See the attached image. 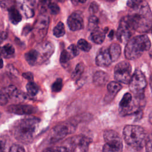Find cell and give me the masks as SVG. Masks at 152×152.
Here are the masks:
<instances>
[{
  "label": "cell",
  "mask_w": 152,
  "mask_h": 152,
  "mask_svg": "<svg viewBox=\"0 0 152 152\" xmlns=\"http://www.w3.org/2000/svg\"><path fill=\"white\" fill-rule=\"evenodd\" d=\"M126 18L133 30L139 33L147 32L152 27V12L146 1H139Z\"/></svg>",
  "instance_id": "cell-1"
},
{
  "label": "cell",
  "mask_w": 152,
  "mask_h": 152,
  "mask_svg": "<svg viewBox=\"0 0 152 152\" xmlns=\"http://www.w3.org/2000/svg\"><path fill=\"white\" fill-rule=\"evenodd\" d=\"M39 119L35 117H26L17 121L11 129L14 137L19 141L28 143L33 138Z\"/></svg>",
  "instance_id": "cell-2"
},
{
  "label": "cell",
  "mask_w": 152,
  "mask_h": 152,
  "mask_svg": "<svg viewBox=\"0 0 152 152\" xmlns=\"http://www.w3.org/2000/svg\"><path fill=\"white\" fill-rule=\"evenodd\" d=\"M151 47V42L145 34L137 36L127 42L125 48V56L129 60L140 58Z\"/></svg>",
  "instance_id": "cell-3"
},
{
  "label": "cell",
  "mask_w": 152,
  "mask_h": 152,
  "mask_svg": "<svg viewBox=\"0 0 152 152\" xmlns=\"http://www.w3.org/2000/svg\"><path fill=\"white\" fill-rule=\"evenodd\" d=\"M123 135L125 142L135 150H140L145 146L147 135L144 128L140 126H125L123 130Z\"/></svg>",
  "instance_id": "cell-4"
},
{
  "label": "cell",
  "mask_w": 152,
  "mask_h": 152,
  "mask_svg": "<svg viewBox=\"0 0 152 152\" xmlns=\"http://www.w3.org/2000/svg\"><path fill=\"white\" fill-rule=\"evenodd\" d=\"M103 138L105 143L102 148L103 152H122L123 143L118 132L106 130L104 132Z\"/></svg>",
  "instance_id": "cell-5"
},
{
  "label": "cell",
  "mask_w": 152,
  "mask_h": 152,
  "mask_svg": "<svg viewBox=\"0 0 152 152\" xmlns=\"http://www.w3.org/2000/svg\"><path fill=\"white\" fill-rule=\"evenodd\" d=\"M129 83V89L134 96H143L144 90L147 86V81L140 70L136 69L134 71Z\"/></svg>",
  "instance_id": "cell-6"
},
{
  "label": "cell",
  "mask_w": 152,
  "mask_h": 152,
  "mask_svg": "<svg viewBox=\"0 0 152 152\" xmlns=\"http://www.w3.org/2000/svg\"><path fill=\"white\" fill-rule=\"evenodd\" d=\"M132 68L128 62L118 63L114 68V77L118 83L128 84L132 77Z\"/></svg>",
  "instance_id": "cell-7"
},
{
  "label": "cell",
  "mask_w": 152,
  "mask_h": 152,
  "mask_svg": "<svg viewBox=\"0 0 152 152\" xmlns=\"http://www.w3.org/2000/svg\"><path fill=\"white\" fill-rule=\"evenodd\" d=\"M132 28L129 23L126 16L122 18L119 23V25L116 32V37L121 43L128 42L132 35Z\"/></svg>",
  "instance_id": "cell-8"
},
{
  "label": "cell",
  "mask_w": 152,
  "mask_h": 152,
  "mask_svg": "<svg viewBox=\"0 0 152 152\" xmlns=\"http://www.w3.org/2000/svg\"><path fill=\"white\" fill-rule=\"evenodd\" d=\"M74 126H69L65 124H61L56 126L52 130L50 134L49 141L51 143H54L64 138L67 134L72 132L74 129Z\"/></svg>",
  "instance_id": "cell-9"
},
{
  "label": "cell",
  "mask_w": 152,
  "mask_h": 152,
  "mask_svg": "<svg viewBox=\"0 0 152 152\" xmlns=\"http://www.w3.org/2000/svg\"><path fill=\"white\" fill-rule=\"evenodd\" d=\"M144 99V96H134V99L132 100L129 105L125 109H119L121 114L128 115L131 114H137L141 112V100Z\"/></svg>",
  "instance_id": "cell-10"
},
{
  "label": "cell",
  "mask_w": 152,
  "mask_h": 152,
  "mask_svg": "<svg viewBox=\"0 0 152 152\" xmlns=\"http://www.w3.org/2000/svg\"><path fill=\"white\" fill-rule=\"evenodd\" d=\"M69 28L72 31L81 30L84 27V21L82 13L80 11H75L71 14L67 20Z\"/></svg>",
  "instance_id": "cell-11"
},
{
  "label": "cell",
  "mask_w": 152,
  "mask_h": 152,
  "mask_svg": "<svg viewBox=\"0 0 152 152\" xmlns=\"http://www.w3.org/2000/svg\"><path fill=\"white\" fill-rule=\"evenodd\" d=\"M112 62L109 49L106 47L100 48L96 57V63L99 66H108Z\"/></svg>",
  "instance_id": "cell-12"
},
{
  "label": "cell",
  "mask_w": 152,
  "mask_h": 152,
  "mask_svg": "<svg viewBox=\"0 0 152 152\" xmlns=\"http://www.w3.org/2000/svg\"><path fill=\"white\" fill-rule=\"evenodd\" d=\"M8 111L17 115H30L34 112V107L28 104H12L8 107Z\"/></svg>",
  "instance_id": "cell-13"
},
{
  "label": "cell",
  "mask_w": 152,
  "mask_h": 152,
  "mask_svg": "<svg viewBox=\"0 0 152 152\" xmlns=\"http://www.w3.org/2000/svg\"><path fill=\"white\" fill-rule=\"evenodd\" d=\"M109 78V75L102 71H99L93 76V81L96 86H103L106 84Z\"/></svg>",
  "instance_id": "cell-14"
},
{
  "label": "cell",
  "mask_w": 152,
  "mask_h": 152,
  "mask_svg": "<svg viewBox=\"0 0 152 152\" xmlns=\"http://www.w3.org/2000/svg\"><path fill=\"white\" fill-rule=\"evenodd\" d=\"M106 33L104 30L99 27L92 31L91 34L92 40L96 44H101L105 39Z\"/></svg>",
  "instance_id": "cell-15"
},
{
  "label": "cell",
  "mask_w": 152,
  "mask_h": 152,
  "mask_svg": "<svg viewBox=\"0 0 152 152\" xmlns=\"http://www.w3.org/2000/svg\"><path fill=\"white\" fill-rule=\"evenodd\" d=\"M108 49L112 62L116 61L120 56L121 53V48L120 45L118 43H113L110 45Z\"/></svg>",
  "instance_id": "cell-16"
},
{
  "label": "cell",
  "mask_w": 152,
  "mask_h": 152,
  "mask_svg": "<svg viewBox=\"0 0 152 152\" xmlns=\"http://www.w3.org/2000/svg\"><path fill=\"white\" fill-rule=\"evenodd\" d=\"M53 50L54 48L51 43H50L49 42H46V43H45L42 46L41 49L40 57L42 59V60L44 61L48 59L53 53Z\"/></svg>",
  "instance_id": "cell-17"
},
{
  "label": "cell",
  "mask_w": 152,
  "mask_h": 152,
  "mask_svg": "<svg viewBox=\"0 0 152 152\" xmlns=\"http://www.w3.org/2000/svg\"><path fill=\"white\" fill-rule=\"evenodd\" d=\"M25 59L26 61L31 65H34L39 57V52L37 50L35 49H31L27 52H26L24 55Z\"/></svg>",
  "instance_id": "cell-18"
},
{
  "label": "cell",
  "mask_w": 152,
  "mask_h": 152,
  "mask_svg": "<svg viewBox=\"0 0 152 152\" xmlns=\"http://www.w3.org/2000/svg\"><path fill=\"white\" fill-rule=\"evenodd\" d=\"M9 18L11 22L14 24H18L21 20V15L19 11L13 7L9 10Z\"/></svg>",
  "instance_id": "cell-19"
},
{
  "label": "cell",
  "mask_w": 152,
  "mask_h": 152,
  "mask_svg": "<svg viewBox=\"0 0 152 152\" xmlns=\"http://www.w3.org/2000/svg\"><path fill=\"white\" fill-rule=\"evenodd\" d=\"M107 88L109 95L115 96L122 88V86L117 81H112L107 84Z\"/></svg>",
  "instance_id": "cell-20"
},
{
  "label": "cell",
  "mask_w": 152,
  "mask_h": 152,
  "mask_svg": "<svg viewBox=\"0 0 152 152\" xmlns=\"http://www.w3.org/2000/svg\"><path fill=\"white\" fill-rule=\"evenodd\" d=\"M14 48L11 44H6L1 49L0 54L5 58H10L14 55Z\"/></svg>",
  "instance_id": "cell-21"
},
{
  "label": "cell",
  "mask_w": 152,
  "mask_h": 152,
  "mask_svg": "<svg viewBox=\"0 0 152 152\" xmlns=\"http://www.w3.org/2000/svg\"><path fill=\"white\" fill-rule=\"evenodd\" d=\"M91 141H92V140L90 138L82 135V137L78 147L80 148V150L81 151L86 152L88 150L89 145L90 144Z\"/></svg>",
  "instance_id": "cell-22"
},
{
  "label": "cell",
  "mask_w": 152,
  "mask_h": 152,
  "mask_svg": "<svg viewBox=\"0 0 152 152\" xmlns=\"http://www.w3.org/2000/svg\"><path fill=\"white\" fill-rule=\"evenodd\" d=\"M84 64L82 63V62H80L79 64H78L74 70L73 71L72 73V78L73 80H78L80 78V77L81 76L82 74L84 72Z\"/></svg>",
  "instance_id": "cell-23"
},
{
  "label": "cell",
  "mask_w": 152,
  "mask_h": 152,
  "mask_svg": "<svg viewBox=\"0 0 152 152\" xmlns=\"http://www.w3.org/2000/svg\"><path fill=\"white\" fill-rule=\"evenodd\" d=\"M2 91L8 98H13L17 97L18 95V91L17 88L13 85H10L8 86Z\"/></svg>",
  "instance_id": "cell-24"
},
{
  "label": "cell",
  "mask_w": 152,
  "mask_h": 152,
  "mask_svg": "<svg viewBox=\"0 0 152 152\" xmlns=\"http://www.w3.org/2000/svg\"><path fill=\"white\" fill-rule=\"evenodd\" d=\"M132 100V95L129 93H125L119 103V109H123L128 107Z\"/></svg>",
  "instance_id": "cell-25"
},
{
  "label": "cell",
  "mask_w": 152,
  "mask_h": 152,
  "mask_svg": "<svg viewBox=\"0 0 152 152\" xmlns=\"http://www.w3.org/2000/svg\"><path fill=\"white\" fill-rule=\"evenodd\" d=\"M53 35L56 37H61L65 34V26L62 22H59L53 30Z\"/></svg>",
  "instance_id": "cell-26"
},
{
  "label": "cell",
  "mask_w": 152,
  "mask_h": 152,
  "mask_svg": "<svg viewBox=\"0 0 152 152\" xmlns=\"http://www.w3.org/2000/svg\"><path fill=\"white\" fill-rule=\"evenodd\" d=\"M26 90L27 93L30 96H35L39 91L38 87L36 83L33 81H29L26 85Z\"/></svg>",
  "instance_id": "cell-27"
},
{
  "label": "cell",
  "mask_w": 152,
  "mask_h": 152,
  "mask_svg": "<svg viewBox=\"0 0 152 152\" xmlns=\"http://www.w3.org/2000/svg\"><path fill=\"white\" fill-rule=\"evenodd\" d=\"M77 48L84 52H88L91 49V45L83 39H81L78 41Z\"/></svg>",
  "instance_id": "cell-28"
},
{
  "label": "cell",
  "mask_w": 152,
  "mask_h": 152,
  "mask_svg": "<svg viewBox=\"0 0 152 152\" xmlns=\"http://www.w3.org/2000/svg\"><path fill=\"white\" fill-rule=\"evenodd\" d=\"M98 24H99V19L95 15H92L88 19V28L90 30L93 31L96 28L98 27Z\"/></svg>",
  "instance_id": "cell-29"
},
{
  "label": "cell",
  "mask_w": 152,
  "mask_h": 152,
  "mask_svg": "<svg viewBox=\"0 0 152 152\" xmlns=\"http://www.w3.org/2000/svg\"><path fill=\"white\" fill-rule=\"evenodd\" d=\"M44 152H70L69 150L63 144L61 145L53 146L48 148Z\"/></svg>",
  "instance_id": "cell-30"
},
{
  "label": "cell",
  "mask_w": 152,
  "mask_h": 152,
  "mask_svg": "<svg viewBox=\"0 0 152 152\" xmlns=\"http://www.w3.org/2000/svg\"><path fill=\"white\" fill-rule=\"evenodd\" d=\"M67 52L69 54V56L70 57V59H72L75 56H77L78 53L79 51L78 49V48L75 45H71L67 49Z\"/></svg>",
  "instance_id": "cell-31"
},
{
  "label": "cell",
  "mask_w": 152,
  "mask_h": 152,
  "mask_svg": "<svg viewBox=\"0 0 152 152\" xmlns=\"http://www.w3.org/2000/svg\"><path fill=\"white\" fill-rule=\"evenodd\" d=\"M62 80L61 78H58L53 83L52 86V90L53 92H59L61 90L62 88Z\"/></svg>",
  "instance_id": "cell-32"
},
{
  "label": "cell",
  "mask_w": 152,
  "mask_h": 152,
  "mask_svg": "<svg viewBox=\"0 0 152 152\" xmlns=\"http://www.w3.org/2000/svg\"><path fill=\"white\" fill-rule=\"evenodd\" d=\"M69 59H71L67 50H62L60 55V58H59L60 62L61 64H66V62H68Z\"/></svg>",
  "instance_id": "cell-33"
},
{
  "label": "cell",
  "mask_w": 152,
  "mask_h": 152,
  "mask_svg": "<svg viewBox=\"0 0 152 152\" xmlns=\"http://www.w3.org/2000/svg\"><path fill=\"white\" fill-rule=\"evenodd\" d=\"M145 147L146 152H152V134L147 135Z\"/></svg>",
  "instance_id": "cell-34"
},
{
  "label": "cell",
  "mask_w": 152,
  "mask_h": 152,
  "mask_svg": "<svg viewBox=\"0 0 152 152\" xmlns=\"http://www.w3.org/2000/svg\"><path fill=\"white\" fill-rule=\"evenodd\" d=\"M48 7L50 10V13L53 15H56L59 12V10H60L59 7L56 3H54V2L49 3L48 5Z\"/></svg>",
  "instance_id": "cell-35"
},
{
  "label": "cell",
  "mask_w": 152,
  "mask_h": 152,
  "mask_svg": "<svg viewBox=\"0 0 152 152\" xmlns=\"http://www.w3.org/2000/svg\"><path fill=\"white\" fill-rule=\"evenodd\" d=\"M9 152H25V150L23 146L18 144H13Z\"/></svg>",
  "instance_id": "cell-36"
},
{
  "label": "cell",
  "mask_w": 152,
  "mask_h": 152,
  "mask_svg": "<svg viewBox=\"0 0 152 152\" xmlns=\"http://www.w3.org/2000/svg\"><path fill=\"white\" fill-rule=\"evenodd\" d=\"M99 10V5L96 2H93L91 3L90 7H89V12L93 14L96 13Z\"/></svg>",
  "instance_id": "cell-37"
},
{
  "label": "cell",
  "mask_w": 152,
  "mask_h": 152,
  "mask_svg": "<svg viewBox=\"0 0 152 152\" xmlns=\"http://www.w3.org/2000/svg\"><path fill=\"white\" fill-rule=\"evenodd\" d=\"M8 103V97L2 91L0 90V105L3 106Z\"/></svg>",
  "instance_id": "cell-38"
},
{
  "label": "cell",
  "mask_w": 152,
  "mask_h": 152,
  "mask_svg": "<svg viewBox=\"0 0 152 152\" xmlns=\"http://www.w3.org/2000/svg\"><path fill=\"white\" fill-rule=\"evenodd\" d=\"M23 77L26 78V80L30 81H32L33 80V75L32 74L31 72H24L23 74Z\"/></svg>",
  "instance_id": "cell-39"
},
{
  "label": "cell",
  "mask_w": 152,
  "mask_h": 152,
  "mask_svg": "<svg viewBox=\"0 0 152 152\" xmlns=\"http://www.w3.org/2000/svg\"><path fill=\"white\" fill-rule=\"evenodd\" d=\"M5 33H3L2 34H1V36H0V43L3 41V40L4 39H5Z\"/></svg>",
  "instance_id": "cell-40"
},
{
  "label": "cell",
  "mask_w": 152,
  "mask_h": 152,
  "mask_svg": "<svg viewBox=\"0 0 152 152\" xmlns=\"http://www.w3.org/2000/svg\"><path fill=\"white\" fill-rule=\"evenodd\" d=\"M113 35H114V31L112 30H111V31H110V33H109L108 36H109V37H110V38H112V37H113Z\"/></svg>",
  "instance_id": "cell-41"
},
{
  "label": "cell",
  "mask_w": 152,
  "mask_h": 152,
  "mask_svg": "<svg viewBox=\"0 0 152 152\" xmlns=\"http://www.w3.org/2000/svg\"><path fill=\"white\" fill-rule=\"evenodd\" d=\"M149 121L152 124V111L151 112V113L149 115Z\"/></svg>",
  "instance_id": "cell-42"
},
{
  "label": "cell",
  "mask_w": 152,
  "mask_h": 152,
  "mask_svg": "<svg viewBox=\"0 0 152 152\" xmlns=\"http://www.w3.org/2000/svg\"><path fill=\"white\" fill-rule=\"evenodd\" d=\"M3 65H4V64H3V61H2V58L0 57V68H2Z\"/></svg>",
  "instance_id": "cell-43"
},
{
  "label": "cell",
  "mask_w": 152,
  "mask_h": 152,
  "mask_svg": "<svg viewBox=\"0 0 152 152\" xmlns=\"http://www.w3.org/2000/svg\"><path fill=\"white\" fill-rule=\"evenodd\" d=\"M150 85L151 90V91H152V77L150 78Z\"/></svg>",
  "instance_id": "cell-44"
},
{
  "label": "cell",
  "mask_w": 152,
  "mask_h": 152,
  "mask_svg": "<svg viewBox=\"0 0 152 152\" xmlns=\"http://www.w3.org/2000/svg\"><path fill=\"white\" fill-rule=\"evenodd\" d=\"M149 55H150V56L152 58V52H150V53H149Z\"/></svg>",
  "instance_id": "cell-45"
},
{
  "label": "cell",
  "mask_w": 152,
  "mask_h": 152,
  "mask_svg": "<svg viewBox=\"0 0 152 152\" xmlns=\"http://www.w3.org/2000/svg\"><path fill=\"white\" fill-rule=\"evenodd\" d=\"M1 152H4V151H1Z\"/></svg>",
  "instance_id": "cell-46"
},
{
  "label": "cell",
  "mask_w": 152,
  "mask_h": 152,
  "mask_svg": "<svg viewBox=\"0 0 152 152\" xmlns=\"http://www.w3.org/2000/svg\"><path fill=\"white\" fill-rule=\"evenodd\" d=\"M151 32H152V27H151Z\"/></svg>",
  "instance_id": "cell-47"
},
{
  "label": "cell",
  "mask_w": 152,
  "mask_h": 152,
  "mask_svg": "<svg viewBox=\"0 0 152 152\" xmlns=\"http://www.w3.org/2000/svg\"><path fill=\"white\" fill-rule=\"evenodd\" d=\"M0 117H1V113H0Z\"/></svg>",
  "instance_id": "cell-48"
}]
</instances>
